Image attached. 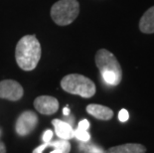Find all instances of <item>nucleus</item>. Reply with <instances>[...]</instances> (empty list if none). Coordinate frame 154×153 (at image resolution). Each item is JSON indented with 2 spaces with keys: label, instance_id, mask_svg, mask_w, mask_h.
<instances>
[{
  "label": "nucleus",
  "instance_id": "13",
  "mask_svg": "<svg viewBox=\"0 0 154 153\" xmlns=\"http://www.w3.org/2000/svg\"><path fill=\"white\" fill-rule=\"evenodd\" d=\"M74 137H77L79 140H81L83 142H87L91 139V135H90V133L88 132V130L77 128L74 132Z\"/></svg>",
  "mask_w": 154,
  "mask_h": 153
},
{
  "label": "nucleus",
  "instance_id": "12",
  "mask_svg": "<svg viewBox=\"0 0 154 153\" xmlns=\"http://www.w3.org/2000/svg\"><path fill=\"white\" fill-rule=\"evenodd\" d=\"M47 147H54L55 149H59L63 153H69L71 150V144L69 143L68 140L62 139V140H56V141H48L45 142L44 144L38 146L37 148H35L33 150V153H43V150Z\"/></svg>",
  "mask_w": 154,
  "mask_h": 153
},
{
  "label": "nucleus",
  "instance_id": "6",
  "mask_svg": "<svg viewBox=\"0 0 154 153\" xmlns=\"http://www.w3.org/2000/svg\"><path fill=\"white\" fill-rule=\"evenodd\" d=\"M24 94V90L20 84L13 80L0 82V99L17 102Z\"/></svg>",
  "mask_w": 154,
  "mask_h": 153
},
{
  "label": "nucleus",
  "instance_id": "7",
  "mask_svg": "<svg viewBox=\"0 0 154 153\" xmlns=\"http://www.w3.org/2000/svg\"><path fill=\"white\" fill-rule=\"evenodd\" d=\"M34 106L36 110L42 115H51L59 109V102L54 96H41L34 100Z\"/></svg>",
  "mask_w": 154,
  "mask_h": 153
},
{
  "label": "nucleus",
  "instance_id": "19",
  "mask_svg": "<svg viewBox=\"0 0 154 153\" xmlns=\"http://www.w3.org/2000/svg\"><path fill=\"white\" fill-rule=\"evenodd\" d=\"M63 113L65 115H70V109H69L68 107H65V109H63Z\"/></svg>",
  "mask_w": 154,
  "mask_h": 153
},
{
  "label": "nucleus",
  "instance_id": "1",
  "mask_svg": "<svg viewBox=\"0 0 154 153\" xmlns=\"http://www.w3.org/2000/svg\"><path fill=\"white\" fill-rule=\"evenodd\" d=\"M15 59L23 71L34 70L41 59V45L35 35H26L16 45Z\"/></svg>",
  "mask_w": 154,
  "mask_h": 153
},
{
  "label": "nucleus",
  "instance_id": "3",
  "mask_svg": "<svg viewBox=\"0 0 154 153\" xmlns=\"http://www.w3.org/2000/svg\"><path fill=\"white\" fill-rule=\"evenodd\" d=\"M61 87L65 92L88 99L96 93V84L88 78L80 74H71L61 81Z\"/></svg>",
  "mask_w": 154,
  "mask_h": 153
},
{
  "label": "nucleus",
  "instance_id": "16",
  "mask_svg": "<svg viewBox=\"0 0 154 153\" xmlns=\"http://www.w3.org/2000/svg\"><path fill=\"white\" fill-rule=\"evenodd\" d=\"M88 127H90V122H88L87 119H83L82 121H80V123H79V125H78V128L85 129V130H88Z\"/></svg>",
  "mask_w": 154,
  "mask_h": 153
},
{
  "label": "nucleus",
  "instance_id": "15",
  "mask_svg": "<svg viewBox=\"0 0 154 153\" xmlns=\"http://www.w3.org/2000/svg\"><path fill=\"white\" fill-rule=\"evenodd\" d=\"M128 118H129V113H128V112H127L126 109H122L119 112V119L120 120L121 122H125L126 120H128Z\"/></svg>",
  "mask_w": 154,
  "mask_h": 153
},
{
  "label": "nucleus",
  "instance_id": "8",
  "mask_svg": "<svg viewBox=\"0 0 154 153\" xmlns=\"http://www.w3.org/2000/svg\"><path fill=\"white\" fill-rule=\"evenodd\" d=\"M87 112L94 118L100 120H109L113 116V112L109 107L101 105H88L87 106Z\"/></svg>",
  "mask_w": 154,
  "mask_h": 153
},
{
  "label": "nucleus",
  "instance_id": "17",
  "mask_svg": "<svg viewBox=\"0 0 154 153\" xmlns=\"http://www.w3.org/2000/svg\"><path fill=\"white\" fill-rule=\"evenodd\" d=\"M52 136H53V131H52V130H47V131H45L44 134H43V140H44V142L51 141Z\"/></svg>",
  "mask_w": 154,
  "mask_h": 153
},
{
  "label": "nucleus",
  "instance_id": "4",
  "mask_svg": "<svg viewBox=\"0 0 154 153\" xmlns=\"http://www.w3.org/2000/svg\"><path fill=\"white\" fill-rule=\"evenodd\" d=\"M80 13L77 0H59L51 8L52 20L59 26H67L76 20Z\"/></svg>",
  "mask_w": 154,
  "mask_h": 153
},
{
  "label": "nucleus",
  "instance_id": "18",
  "mask_svg": "<svg viewBox=\"0 0 154 153\" xmlns=\"http://www.w3.org/2000/svg\"><path fill=\"white\" fill-rule=\"evenodd\" d=\"M0 153H6V147L4 143L0 141Z\"/></svg>",
  "mask_w": 154,
  "mask_h": 153
},
{
  "label": "nucleus",
  "instance_id": "9",
  "mask_svg": "<svg viewBox=\"0 0 154 153\" xmlns=\"http://www.w3.org/2000/svg\"><path fill=\"white\" fill-rule=\"evenodd\" d=\"M52 124L55 127V132L59 137L65 140H69V139L74 137V132L75 130L72 127L70 123L65 122L63 120L60 119H54L52 121Z\"/></svg>",
  "mask_w": 154,
  "mask_h": 153
},
{
  "label": "nucleus",
  "instance_id": "11",
  "mask_svg": "<svg viewBox=\"0 0 154 153\" xmlns=\"http://www.w3.org/2000/svg\"><path fill=\"white\" fill-rule=\"evenodd\" d=\"M139 29L144 34L154 33V6L150 7L139 21Z\"/></svg>",
  "mask_w": 154,
  "mask_h": 153
},
{
  "label": "nucleus",
  "instance_id": "20",
  "mask_svg": "<svg viewBox=\"0 0 154 153\" xmlns=\"http://www.w3.org/2000/svg\"><path fill=\"white\" fill-rule=\"evenodd\" d=\"M51 153H63L61 150H59V149H55V150H53Z\"/></svg>",
  "mask_w": 154,
  "mask_h": 153
},
{
  "label": "nucleus",
  "instance_id": "14",
  "mask_svg": "<svg viewBox=\"0 0 154 153\" xmlns=\"http://www.w3.org/2000/svg\"><path fill=\"white\" fill-rule=\"evenodd\" d=\"M81 149L88 153H103V149L97 147L96 145H82Z\"/></svg>",
  "mask_w": 154,
  "mask_h": 153
},
{
  "label": "nucleus",
  "instance_id": "2",
  "mask_svg": "<svg viewBox=\"0 0 154 153\" xmlns=\"http://www.w3.org/2000/svg\"><path fill=\"white\" fill-rule=\"evenodd\" d=\"M96 65L103 81L109 86H117L122 79V70L116 56L106 49H100L96 54Z\"/></svg>",
  "mask_w": 154,
  "mask_h": 153
},
{
  "label": "nucleus",
  "instance_id": "5",
  "mask_svg": "<svg viewBox=\"0 0 154 153\" xmlns=\"http://www.w3.org/2000/svg\"><path fill=\"white\" fill-rule=\"evenodd\" d=\"M38 124V116L31 110L22 112L16 121V132L21 136H26L33 131Z\"/></svg>",
  "mask_w": 154,
  "mask_h": 153
},
{
  "label": "nucleus",
  "instance_id": "10",
  "mask_svg": "<svg viewBox=\"0 0 154 153\" xmlns=\"http://www.w3.org/2000/svg\"><path fill=\"white\" fill-rule=\"evenodd\" d=\"M146 148L139 143H126L113 146L103 153H145Z\"/></svg>",
  "mask_w": 154,
  "mask_h": 153
}]
</instances>
